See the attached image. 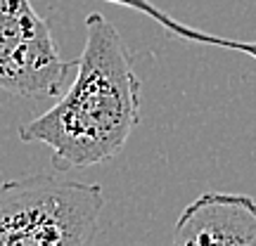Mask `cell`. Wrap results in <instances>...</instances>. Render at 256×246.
I'll return each mask as SVG.
<instances>
[{"label": "cell", "instance_id": "6da1fadb", "mask_svg": "<svg viewBox=\"0 0 256 246\" xmlns=\"http://www.w3.org/2000/svg\"><path fill=\"white\" fill-rule=\"evenodd\" d=\"M140 123V78L116 26L100 12L86 19V43L69 88L40 116L19 126L22 142L50 149L57 173L119 156Z\"/></svg>", "mask_w": 256, "mask_h": 246}, {"label": "cell", "instance_id": "7a4b0ae2", "mask_svg": "<svg viewBox=\"0 0 256 246\" xmlns=\"http://www.w3.org/2000/svg\"><path fill=\"white\" fill-rule=\"evenodd\" d=\"M104 192L64 173L0 185V246H95Z\"/></svg>", "mask_w": 256, "mask_h": 246}, {"label": "cell", "instance_id": "3957f363", "mask_svg": "<svg viewBox=\"0 0 256 246\" xmlns=\"http://www.w3.org/2000/svg\"><path fill=\"white\" fill-rule=\"evenodd\" d=\"M72 69L76 62L62 57L31 0H0V92L22 100L60 97Z\"/></svg>", "mask_w": 256, "mask_h": 246}, {"label": "cell", "instance_id": "277c9868", "mask_svg": "<svg viewBox=\"0 0 256 246\" xmlns=\"http://www.w3.org/2000/svg\"><path fill=\"white\" fill-rule=\"evenodd\" d=\"M171 246H256V201L247 194L204 192L178 216Z\"/></svg>", "mask_w": 256, "mask_h": 246}, {"label": "cell", "instance_id": "5b68a950", "mask_svg": "<svg viewBox=\"0 0 256 246\" xmlns=\"http://www.w3.org/2000/svg\"><path fill=\"white\" fill-rule=\"evenodd\" d=\"M104 2H112V5H121V7L136 9L140 14L150 17L152 21H156L162 28H166L171 36H176L178 40H185V43H197V45H214V47H226V50H235V52H242V55L256 59V40H235V38H223V36H214V33H206L202 28L188 26L180 19H174L168 12H164L162 7H156L152 0H104Z\"/></svg>", "mask_w": 256, "mask_h": 246}]
</instances>
